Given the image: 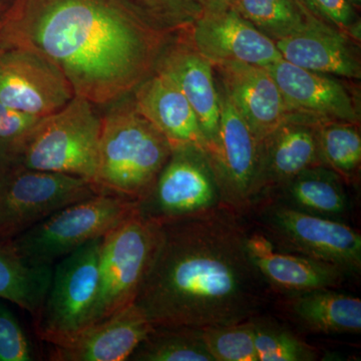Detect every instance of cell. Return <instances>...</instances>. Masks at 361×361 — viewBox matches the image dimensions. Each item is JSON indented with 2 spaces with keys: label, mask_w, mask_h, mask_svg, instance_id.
<instances>
[{
  "label": "cell",
  "mask_w": 361,
  "mask_h": 361,
  "mask_svg": "<svg viewBox=\"0 0 361 361\" xmlns=\"http://www.w3.org/2000/svg\"><path fill=\"white\" fill-rule=\"evenodd\" d=\"M165 35L125 0H13L0 20V49L39 54L96 106L127 97L153 73Z\"/></svg>",
  "instance_id": "cell-1"
},
{
  "label": "cell",
  "mask_w": 361,
  "mask_h": 361,
  "mask_svg": "<svg viewBox=\"0 0 361 361\" xmlns=\"http://www.w3.org/2000/svg\"><path fill=\"white\" fill-rule=\"evenodd\" d=\"M231 207L161 223L155 257L135 304L154 327L203 329L252 319L264 280Z\"/></svg>",
  "instance_id": "cell-2"
},
{
  "label": "cell",
  "mask_w": 361,
  "mask_h": 361,
  "mask_svg": "<svg viewBox=\"0 0 361 361\" xmlns=\"http://www.w3.org/2000/svg\"><path fill=\"white\" fill-rule=\"evenodd\" d=\"M125 97L102 116L94 183L103 193L139 202L151 191L173 149Z\"/></svg>",
  "instance_id": "cell-3"
},
{
  "label": "cell",
  "mask_w": 361,
  "mask_h": 361,
  "mask_svg": "<svg viewBox=\"0 0 361 361\" xmlns=\"http://www.w3.org/2000/svg\"><path fill=\"white\" fill-rule=\"evenodd\" d=\"M101 129L96 104L75 96L40 120L11 167L77 176L94 183Z\"/></svg>",
  "instance_id": "cell-4"
},
{
  "label": "cell",
  "mask_w": 361,
  "mask_h": 361,
  "mask_svg": "<svg viewBox=\"0 0 361 361\" xmlns=\"http://www.w3.org/2000/svg\"><path fill=\"white\" fill-rule=\"evenodd\" d=\"M135 211V201L99 193L56 211L7 242L26 262L52 266L90 240L106 236Z\"/></svg>",
  "instance_id": "cell-5"
},
{
  "label": "cell",
  "mask_w": 361,
  "mask_h": 361,
  "mask_svg": "<svg viewBox=\"0 0 361 361\" xmlns=\"http://www.w3.org/2000/svg\"><path fill=\"white\" fill-rule=\"evenodd\" d=\"M160 236L161 223L135 211L104 237L99 252V293L89 326L135 303Z\"/></svg>",
  "instance_id": "cell-6"
},
{
  "label": "cell",
  "mask_w": 361,
  "mask_h": 361,
  "mask_svg": "<svg viewBox=\"0 0 361 361\" xmlns=\"http://www.w3.org/2000/svg\"><path fill=\"white\" fill-rule=\"evenodd\" d=\"M104 237L75 249L54 268L49 292L35 318L37 334L47 343H61L89 326L99 293Z\"/></svg>",
  "instance_id": "cell-7"
},
{
  "label": "cell",
  "mask_w": 361,
  "mask_h": 361,
  "mask_svg": "<svg viewBox=\"0 0 361 361\" xmlns=\"http://www.w3.org/2000/svg\"><path fill=\"white\" fill-rule=\"evenodd\" d=\"M261 213L263 233L280 251L336 266L350 276L361 271V235L341 221L318 217L273 202Z\"/></svg>",
  "instance_id": "cell-8"
},
{
  "label": "cell",
  "mask_w": 361,
  "mask_h": 361,
  "mask_svg": "<svg viewBox=\"0 0 361 361\" xmlns=\"http://www.w3.org/2000/svg\"><path fill=\"white\" fill-rule=\"evenodd\" d=\"M225 206L208 153L199 147L180 146L173 148L149 194L137 202V212L163 223Z\"/></svg>",
  "instance_id": "cell-9"
},
{
  "label": "cell",
  "mask_w": 361,
  "mask_h": 361,
  "mask_svg": "<svg viewBox=\"0 0 361 361\" xmlns=\"http://www.w3.org/2000/svg\"><path fill=\"white\" fill-rule=\"evenodd\" d=\"M99 193L103 192L94 182L77 176L9 167L0 184V242Z\"/></svg>",
  "instance_id": "cell-10"
},
{
  "label": "cell",
  "mask_w": 361,
  "mask_h": 361,
  "mask_svg": "<svg viewBox=\"0 0 361 361\" xmlns=\"http://www.w3.org/2000/svg\"><path fill=\"white\" fill-rule=\"evenodd\" d=\"M73 97L65 75L47 59L27 49H0V103L44 118Z\"/></svg>",
  "instance_id": "cell-11"
},
{
  "label": "cell",
  "mask_w": 361,
  "mask_h": 361,
  "mask_svg": "<svg viewBox=\"0 0 361 361\" xmlns=\"http://www.w3.org/2000/svg\"><path fill=\"white\" fill-rule=\"evenodd\" d=\"M208 155L219 180L226 205L238 212L251 206L257 172L259 142L225 92L220 94L217 141Z\"/></svg>",
  "instance_id": "cell-12"
},
{
  "label": "cell",
  "mask_w": 361,
  "mask_h": 361,
  "mask_svg": "<svg viewBox=\"0 0 361 361\" xmlns=\"http://www.w3.org/2000/svg\"><path fill=\"white\" fill-rule=\"evenodd\" d=\"M190 26L192 47L212 66L239 61L268 66L282 59L276 44L233 8L203 11Z\"/></svg>",
  "instance_id": "cell-13"
},
{
  "label": "cell",
  "mask_w": 361,
  "mask_h": 361,
  "mask_svg": "<svg viewBox=\"0 0 361 361\" xmlns=\"http://www.w3.org/2000/svg\"><path fill=\"white\" fill-rule=\"evenodd\" d=\"M284 97L291 115L312 122H360L348 89L332 75L299 68L282 59L266 66Z\"/></svg>",
  "instance_id": "cell-14"
},
{
  "label": "cell",
  "mask_w": 361,
  "mask_h": 361,
  "mask_svg": "<svg viewBox=\"0 0 361 361\" xmlns=\"http://www.w3.org/2000/svg\"><path fill=\"white\" fill-rule=\"evenodd\" d=\"M319 125L293 115L259 142L252 205L261 195L283 186L306 169L323 166L318 142Z\"/></svg>",
  "instance_id": "cell-15"
},
{
  "label": "cell",
  "mask_w": 361,
  "mask_h": 361,
  "mask_svg": "<svg viewBox=\"0 0 361 361\" xmlns=\"http://www.w3.org/2000/svg\"><path fill=\"white\" fill-rule=\"evenodd\" d=\"M155 329L144 311L130 304L68 341L52 345V361H123Z\"/></svg>",
  "instance_id": "cell-16"
},
{
  "label": "cell",
  "mask_w": 361,
  "mask_h": 361,
  "mask_svg": "<svg viewBox=\"0 0 361 361\" xmlns=\"http://www.w3.org/2000/svg\"><path fill=\"white\" fill-rule=\"evenodd\" d=\"M213 66L222 77L225 94L259 142L291 118L284 97L266 66L239 61Z\"/></svg>",
  "instance_id": "cell-17"
},
{
  "label": "cell",
  "mask_w": 361,
  "mask_h": 361,
  "mask_svg": "<svg viewBox=\"0 0 361 361\" xmlns=\"http://www.w3.org/2000/svg\"><path fill=\"white\" fill-rule=\"evenodd\" d=\"M154 71L170 78L191 104L209 154L217 141L220 120V94L214 80L212 63L191 44H177L161 49Z\"/></svg>",
  "instance_id": "cell-18"
},
{
  "label": "cell",
  "mask_w": 361,
  "mask_h": 361,
  "mask_svg": "<svg viewBox=\"0 0 361 361\" xmlns=\"http://www.w3.org/2000/svg\"><path fill=\"white\" fill-rule=\"evenodd\" d=\"M247 251L266 283L294 295L316 289L336 288L350 277L336 266L278 250L263 232L248 234Z\"/></svg>",
  "instance_id": "cell-19"
},
{
  "label": "cell",
  "mask_w": 361,
  "mask_h": 361,
  "mask_svg": "<svg viewBox=\"0 0 361 361\" xmlns=\"http://www.w3.org/2000/svg\"><path fill=\"white\" fill-rule=\"evenodd\" d=\"M355 40L319 20L303 32L275 42L282 59L305 70L360 80V52Z\"/></svg>",
  "instance_id": "cell-20"
},
{
  "label": "cell",
  "mask_w": 361,
  "mask_h": 361,
  "mask_svg": "<svg viewBox=\"0 0 361 361\" xmlns=\"http://www.w3.org/2000/svg\"><path fill=\"white\" fill-rule=\"evenodd\" d=\"M135 109L160 130L173 148L207 142L198 118L183 92L167 77L154 71L134 90Z\"/></svg>",
  "instance_id": "cell-21"
},
{
  "label": "cell",
  "mask_w": 361,
  "mask_h": 361,
  "mask_svg": "<svg viewBox=\"0 0 361 361\" xmlns=\"http://www.w3.org/2000/svg\"><path fill=\"white\" fill-rule=\"evenodd\" d=\"M276 191L277 202L301 212L341 222L348 216L343 179L325 166L306 169Z\"/></svg>",
  "instance_id": "cell-22"
},
{
  "label": "cell",
  "mask_w": 361,
  "mask_h": 361,
  "mask_svg": "<svg viewBox=\"0 0 361 361\" xmlns=\"http://www.w3.org/2000/svg\"><path fill=\"white\" fill-rule=\"evenodd\" d=\"M290 308L297 320L311 331L322 334L361 332L360 299L334 288L295 294Z\"/></svg>",
  "instance_id": "cell-23"
},
{
  "label": "cell",
  "mask_w": 361,
  "mask_h": 361,
  "mask_svg": "<svg viewBox=\"0 0 361 361\" xmlns=\"http://www.w3.org/2000/svg\"><path fill=\"white\" fill-rule=\"evenodd\" d=\"M54 267L26 262L8 242H0V299L37 317L51 286Z\"/></svg>",
  "instance_id": "cell-24"
},
{
  "label": "cell",
  "mask_w": 361,
  "mask_h": 361,
  "mask_svg": "<svg viewBox=\"0 0 361 361\" xmlns=\"http://www.w3.org/2000/svg\"><path fill=\"white\" fill-rule=\"evenodd\" d=\"M232 8L274 42L303 32L317 20L300 0H237Z\"/></svg>",
  "instance_id": "cell-25"
},
{
  "label": "cell",
  "mask_w": 361,
  "mask_h": 361,
  "mask_svg": "<svg viewBox=\"0 0 361 361\" xmlns=\"http://www.w3.org/2000/svg\"><path fill=\"white\" fill-rule=\"evenodd\" d=\"M135 361H215L201 329L155 327L130 357Z\"/></svg>",
  "instance_id": "cell-26"
},
{
  "label": "cell",
  "mask_w": 361,
  "mask_h": 361,
  "mask_svg": "<svg viewBox=\"0 0 361 361\" xmlns=\"http://www.w3.org/2000/svg\"><path fill=\"white\" fill-rule=\"evenodd\" d=\"M318 142L323 166L342 179L349 180L356 174L361 163V137L355 123H320Z\"/></svg>",
  "instance_id": "cell-27"
},
{
  "label": "cell",
  "mask_w": 361,
  "mask_h": 361,
  "mask_svg": "<svg viewBox=\"0 0 361 361\" xmlns=\"http://www.w3.org/2000/svg\"><path fill=\"white\" fill-rule=\"evenodd\" d=\"M202 338L215 361H257L254 320L201 329Z\"/></svg>",
  "instance_id": "cell-28"
},
{
  "label": "cell",
  "mask_w": 361,
  "mask_h": 361,
  "mask_svg": "<svg viewBox=\"0 0 361 361\" xmlns=\"http://www.w3.org/2000/svg\"><path fill=\"white\" fill-rule=\"evenodd\" d=\"M257 361H312L317 358L315 348L280 325L254 320Z\"/></svg>",
  "instance_id": "cell-29"
},
{
  "label": "cell",
  "mask_w": 361,
  "mask_h": 361,
  "mask_svg": "<svg viewBox=\"0 0 361 361\" xmlns=\"http://www.w3.org/2000/svg\"><path fill=\"white\" fill-rule=\"evenodd\" d=\"M149 25L166 33L188 27L203 9L199 0H125Z\"/></svg>",
  "instance_id": "cell-30"
},
{
  "label": "cell",
  "mask_w": 361,
  "mask_h": 361,
  "mask_svg": "<svg viewBox=\"0 0 361 361\" xmlns=\"http://www.w3.org/2000/svg\"><path fill=\"white\" fill-rule=\"evenodd\" d=\"M42 116L30 115L0 103V161L11 167L26 140Z\"/></svg>",
  "instance_id": "cell-31"
},
{
  "label": "cell",
  "mask_w": 361,
  "mask_h": 361,
  "mask_svg": "<svg viewBox=\"0 0 361 361\" xmlns=\"http://www.w3.org/2000/svg\"><path fill=\"white\" fill-rule=\"evenodd\" d=\"M317 20L334 26L355 42H360L361 23L355 7L348 0H300Z\"/></svg>",
  "instance_id": "cell-32"
},
{
  "label": "cell",
  "mask_w": 361,
  "mask_h": 361,
  "mask_svg": "<svg viewBox=\"0 0 361 361\" xmlns=\"http://www.w3.org/2000/svg\"><path fill=\"white\" fill-rule=\"evenodd\" d=\"M30 341L16 316L0 303V361H32Z\"/></svg>",
  "instance_id": "cell-33"
},
{
  "label": "cell",
  "mask_w": 361,
  "mask_h": 361,
  "mask_svg": "<svg viewBox=\"0 0 361 361\" xmlns=\"http://www.w3.org/2000/svg\"><path fill=\"white\" fill-rule=\"evenodd\" d=\"M236 1L237 0H199L203 11L232 8Z\"/></svg>",
  "instance_id": "cell-34"
},
{
  "label": "cell",
  "mask_w": 361,
  "mask_h": 361,
  "mask_svg": "<svg viewBox=\"0 0 361 361\" xmlns=\"http://www.w3.org/2000/svg\"><path fill=\"white\" fill-rule=\"evenodd\" d=\"M9 167L4 165V163L0 161V184H1L2 180H4V176H6V171L8 170Z\"/></svg>",
  "instance_id": "cell-35"
},
{
  "label": "cell",
  "mask_w": 361,
  "mask_h": 361,
  "mask_svg": "<svg viewBox=\"0 0 361 361\" xmlns=\"http://www.w3.org/2000/svg\"><path fill=\"white\" fill-rule=\"evenodd\" d=\"M348 1L355 7L360 6L361 4V0H348Z\"/></svg>",
  "instance_id": "cell-36"
}]
</instances>
